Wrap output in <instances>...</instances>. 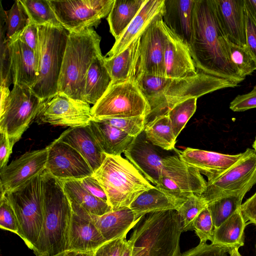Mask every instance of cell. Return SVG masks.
<instances>
[{
  "label": "cell",
  "instance_id": "obj_1",
  "mask_svg": "<svg viewBox=\"0 0 256 256\" xmlns=\"http://www.w3.org/2000/svg\"><path fill=\"white\" fill-rule=\"evenodd\" d=\"M189 48L200 72L238 84L245 79L230 61L228 42L218 22L214 0H195Z\"/></svg>",
  "mask_w": 256,
  "mask_h": 256
},
{
  "label": "cell",
  "instance_id": "obj_2",
  "mask_svg": "<svg viewBox=\"0 0 256 256\" xmlns=\"http://www.w3.org/2000/svg\"><path fill=\"white\" fill-rule=\"evenodd\" d=\"M135 81L150 105L151 112L148 118L166 114L176 104L189 98H198L215 90L239 86L202 72L180 78L138 74Z\"/></svg>",
  "mask_w": 256,
  "mask_h": 256
},
{
  "label": "cell",
  "instance_id": "obj_3",
  "mask_svg": "<svg viewBox=\"0 0 256 256\" xmlns=\"http://www.w3.org/2000/svg\"><path fill=\"white\" fill-rule=\"evenodd\" d=\"M44 219L36 256H54L66 251L72 210L62 182L46 170L41 174Z\"/></svg>",
  "mask_w": 256,
  "mask_h": 256
},
{
  "label": "cell",
  "instance_id": "obj_4",
  "mask_svg": "<svg viewBox=\"0 0 256 256\" xmlns=\"http://www.w3.org/2000/svg\"><path fill=\"white\" fill-rule=\"evenodd\" d=\"M131 256H180V218L176 210L148 214L134 228Z\"/></svg>",
  "mask_w": 256,
  "mask_h": 256
},
{
  "label": "cell",
  "instance_id": "obj_5",
  "mask_svg": "<svg viewBox=\"0 0 256 256\" xmlns=\"http://www.w3.org/2000/svg\"><path fill=\"white\" fill-rule=\"evenodd\" d=\"M100 40L101 37L93 28L70 32L58 80V94L84 101L87 72L94 58L102 54Z\"/></svg>",
  "mask_w": 256,
  "mask_h": 256
},
{
  "label": "cell",
  "instance_id": "obj_6",
  "mask_svg": "<svg viewBox=\"0 0 256 256\" xmlns=\"http://www.w3.org/2000/svg\"><path fill=\"white\" fill-rule=\"evenodd\" d=\"M92 176L104 190L112 211L128 208L141 194L154 186L121 156L106 155Z\"/></svg>",
  "mask_w": 256,
  "mask_h": 256
},
{
  "label": "cell",
  "instance_id": "obj_7",
  "mask_svg": "<svg viewBox=\"0 0 256 256\" xmlns=\"http://www.w3.org/2000/svg\"><path fill=\"white\" fill-rule=\"evenodd\" d=\"M40 47L38 77L30 88L42 100L58 94V83L69 32L62 26H37Z\"/></svg>",
  "mask_w": 256,
  "mask_h": 256
},
{
  "label": "cell",
  "instance_id": "obj_8",
  "mask_svg": "<svg viewBox=\"0 0 256 256\" xmlns=\"http://www.w3.org/2000/svg\"><path fill=\"white\" fill-rule=\"evenodd\" d=\"M6 195L18 218V236L34 252L40 238L44 219L41 174Z\"/></svg>",
  "mask_w": 256,
  "mask_h": 256
},
{
  "label": "cell",
  "instance_id": "obj_9",
  "mask_svg": "<svg viewBox=\"0 0 256 256\" xmlns=\"http://www.w3.org/2000/svg\"><path fill=\"white\" fill-rule=\"evenodd\" d=\"M151 108L135 80L111 83L91 108L93 119L126 118L150 114Z\"/></svg>",
  "mask_w": 256,
  "mask_h": 256
},
{
  "label": "cell",
  "instance_id": "obj_10",
  "mask_svg": "<svg viewBox=\"0 0 256 256\" xmlns=\"http://www.w3.org/2000/svg\"><path fill=\"white\" fill-rule=\"evenodd\" d=\"M44 102L30 88L14 85L7 100L0 105V132L7 133L12 146L35 120Z\"/></svg>",
  "mask_w": 256,
  "mask_h": 256
},
{
  "label": "cell",
  "instance_id": "obj_11",
  "mask_svg": "<svg viewBox=\"0 0 256 256\" xmlns=\"http://www.w3.org/2000/svg\"><path fill=\"white\" fill-rule=\"evenodd\" d=\"M256 184V152L247 148L242 157L219 177L207 182L198 196L207 204L221 198L245 195Z\"/></svg>",
  "mask_w": 256,
  "mask_h": 256
},
{
  "label": "cell",
  "instance_id": "obj_12",
  "mask_svg": "<svg viewBox=\"0 0 256 256\" xmlns=\"http://www.w3.org/2000/svg\"><path fill=\"white\" fill-rule=\"evenodd\" d=\"M114 0H48L61 26L69 32L97 26Z\"/></svg>",
  "mask_w": 256,
  "mask_h": 256
},
{
  "label": "cell",
  "instance_id": "obj_13",
  "mask_svg": "<svg viewBox=\"0 0 256 256\" xmlns=\"http://www.w3.org/2000/svg\"><path fill=\"white\" fill-rule=\"evenodd\" d=\"M207 182L196 168L182 160L178 156L163 158L156 186L178 198L186 200L195 194L200 196Z\"/></svg>",
  "mask_w": 256,
  "mask_h": 256
},
{
  "label": "cell",
  "instance_id": "obj_14",
  "mask_svg": "<svg viewBox=\"0 0 256 256\" xmlns=\"http://www.w3.org/2000/svg\"><path fill=\"white\" fill-rule=\"evenodd\" d=\"M92 119L89 104L57 94L43 102L35 120L38 124L76 128L88 126Z\"/></svg>",
  "mask_w": 256,
  "mask_h": 256
},
{
  "label": "cell",
  "instance_id": "obj_15",
  "mask_svg": "<svg viewBox=\"0 0 256 256\" xmlns=\"http://www.w3.org/2000/svg\"><path fill=\"white\" fill-rule=\"evenodd\" d=\"M48 147L45 170L54 177L60 180H79L93 174L86 160L69 144L56 138Z\"/></svg>",
  "mask_w": 256,
  "mask_h": 256
},
{
  "label": "cell",
  "instance_id": "obj_16",
  "mask_svg": "<svg viewBox=\"0 0 256 256\" xmlns=\"http://www.w3.org/2000/svg\"><path fill=\"white\" fill-rule=\"evenodd\" d=\"M48 147L28 152L0 170V194L24 185L46 169Z\"/></svg>",
  "mask_w": 256,
  "mask_h": 256
},
{
  "label": "cell",
  "instance_id": "obj_17",
  "mask_svg": "<svg viewBox=\"0 0 256 256\" xmlns=\"http://www.w3.org/2000/svg\"><path fill=\"white\" fill-rule=\"evenodd\" d=\"M159 22L165 38V77L180 78L196 75L198 72L188 46L173 32L162 20Z\"/></svg>",
  "mask_w": 256,
  "mask_h": 256
},
{
  "label": "cell",
  "instance_id": "obj_18",
  "mask_svg": "<svg viewBox=\"0 0 256 256\" xmlns=\"http://www.w3.org/2000/svg\"><path fill=\"white\" fill-rule=\"evenodd\" d=\"M160 21L152 24L140 36L136 74L165 77V38Z\"/></svg>",
  "mask_w": 256,
  "mask_h": 256
},
{
  "label": "cell",
  "instance_id": "obj_19",
  "mask_svg": "<svg viewBox=\"0 0 256 256\" xmlns=\"http://www.w3.org/2000/svg\"><path fill=\"white\" fill-rule=\"evenodd\" d=\"M180 158L189 166L205 175L211 182L226 172L242 156L224 154L217 152L187 148L183 150H176Z\"/></svg>",
  "mask_w": 256,
  "mask_h": 256
},
{
  "label": "cell",
  "instance_id": "obj_20",
  "mask_svg": "<svg viewBox=\"0 0 256 256\" xmlns=\"http://www.w3.org/2000/svg\"><path fill=\"white\" fill-rule=\"evenodd\" d=\"M72 215L66 251H95L106 242L90 218V214L71 204Z\"/></svg>",
  "mask_w": 256,
  "mask_h": 256
},
{
  "label": "cell",
  "instance_id": "obj_21",
  "mask_svg": "<svg viewBox=\"0 0 256 256\" xmlns=\"http://www.w3.org/2000/svg\"><path fill=\"white\" fill-rule=\"evenodd\" d=\"M164 11V0H146L138 14L105 56H114L126 49L134 40L140 37L152 24L162 20Z\"/></svg>",
  "mask_w": 256,
  "mask_h": 256
},
{
  "label": "cell",
  "instance_id": "obj_22",
  "mask_svg": "<svg viewBox=\"0 0 256 256\" xmlns=\"http://www.w3.org/2000/svg\"><path fill=\"white\" fill-rule=\"evenodd\" d=\"M217 17L227 40L246 46L244 0H214Z\"/></svg>",
  "mask_w": 256,
  "mask_h": 256
},
{
  "label": "cell",
  "instance_id": "obj_23",
  "mask_svg": "<svg viewBox=\"0 0 256 256\" xmlns=\"http://www.w3.org/2000/svg\"><path fill=\"white\" fill-rule=\"evenodd\" d=\"M141 133L124 152L125 156L150 182L157 186L163 158Z\"/></svg>",
  "mask_w": 256,
  "mask_h": 256
},
{
  "label": "cell",
  "instance_id": "obj_24",
  "mask_svg": "<svg viewBox=\"0 0 256 256\" xmlns=\"http://www.w3.org/2000/svg\"><path fill=\"white\" fill-rule=\"evenodd\" d=\"M58 138L76 150L94 172L100 166L106 158V154L98 144L89 126L69 128Z\"/></svg>",
  "mask_w": 256,
  "mask_h": 256
},
{
  "label": "cell",
  "instance_id": "obj_25",
  "mask_svg": "<svg viewBox=\"0 0 256 256\" xmlns=\"http://www.w3.org/2000/svg\"><path fill=\"white\" fill-rule=\"evenodd\" d=\"M13 84L32 88L38 77V62L34 51L17 39L9 42Z\"/></svg>",
  "mask_w": 256,
  "mask_h": 256
},
{
  "label": "cell",
  "instance_id": "obj_26",
  "mask_svg": "<svg viewBox=\"0 0 256 256\" xmlns=\"http://www.w3.org/2000/svg\"><path fill=\"white\" fill-rule=\"evenodd\" d=\"M195 0H164L162 20L166 26L189 46Z\"/></svg>",
  "mask_w": 256,
  "mask_h": 256
},
{
  "label": "cell",
  "instance_id": "obj_27",
  "mask_svg": "<svg viewBox=\"0 0 256 256\" xmlns=\"http://www.w3.org/2000/svg\"><path fill=\"white\" fill-rule=\"evenodd\" d=\"M90 218L106 242L126 236L128 232L142 218H137L129 208L100 216L90 214Z\"/></svg>",
  "mask_w": 256,
  "mask_h": 256
},
{
  "label": "cell",
  "instance_id": "obj_28",
  "mask_svg": "<svg viewBox=\"0 0 256 256\" xmlns=\"http://www.w3.org/2000/svg\"><path fill=\"white\" fill-rule=\"evenodd\" d=\"M186 200L154 186L138 196L129 208L137 218H141L146 214L152 212L176 210Z\"/></svg>",
  "mask_w": 256,
  "mask_h": 256
},
{
  "label": "cell",
  "instance_id": "obj_29",
  "mask_svg": "<svg viewBox=\"0 0 256 256\" xmlns=\"http://www.w3.org/2000/svg\"><path fill=\"white\" fill-rule=\"evenodd\" d=\"M140 37L134 40L118 54L104 56L105 66L110 76L112 83L134 80L137 72Z\"/></svg>",
  "mask_w": 256,
  "mask_h": 256
},
{
  "label": "cell",
  "instance_id": "obj_30",
  "mask_svg": "<svg viewBox=\"0 0 256 256\" xmlns=\"http://www.w3.org/2000/svg\"><path fill=\"white\" fill-rule=\"evenodd\" d=\"M88 126L106 155L120 156L134 139L124 132L102 120L92 118Z\"/></svg>",
  "mask_w": 256,
  "mask_h": 256
},
{
  "label": "cell",
  "instance_id": "obj_31",
  "mask_svg": "<svg viewBox=\"0 0 256 256\" xmlns=\"http://www.w3.org/2000/svg\"><path fill=\"white\" fill-rule=\"evenodd\" d=\"M248 223L245 221L240 208L214 228L212 244L225 248L228 252L239 249L244 244V230Z\"/></svg>",
  "mask_w": 256,
  "mask_h": 256
},
{
  "label": "cell",
  "instance_id": "obj_32",
  "mask_svg": "<svg viewBox=\"0 0 256 256\" xmlns=\"http://www.w3.org/2000/svg\"><path fill=\"white\" fill-rule=\"evenodd\" d=\"M110 76L105 66L102 54L96 57L86 76L84 101L95 104L112 83Z\"/></svg>",
  "mask_w": 256,
  "mask_h": 256
},
{
  "label": "cell",
  "instance_id": "obj_33",
  "mask_svg": "<svg viewBox=\"0 0 256 256\" xmlns=\"http://www.w3.org/2000/svg\"><path fill=\"white\" fill-rule=\"evenodd\" d=\"M64 191L72 204L78 206L88 213L100 216L112 211V207L92 194L83 187L78 180H60Z\"/></svg>",
  "mask_w": 256,
  "mask_h": 256
},
{
  "label": "cell",
  "instance_id": "obj_34",
  "mask_svg": "<svg viewBox=\"0 0 256 256\" xmlns=\"http://www.w3.org/2000/svg\"><path fill=\"white\" fill-rule=\"evenodd\" d=\"M146 0H114L107 20L116 40L124 32Z\"/></svg>",
  "mask_w": 256,
  "mask_h": 256
},
{
  "label": "cell",
  "instance_id": "obj_35",
  "mask_svg": "<svg viewBox=\"0 0 256 256\" xmlns=\"http://www.w3.org/2000/svg\"><path fill=\"white\" fill-rule=\"evenodd\" d=\"M144 132L146 138L154 146L166 150L175 149L176 138L167 114L156 116L147 122Z\"/></svg>",
  "mask_w": 256,
  "mask_h": 256
},
{
  "label": "cell",
  "instance_id": "obj_36",
  "mask_svg": "<svg viewBox=\"0 0 256 256\" xmlns=\"http://www.w3.org/2000/svg\"><path fill=\"white\" fill-rule=\"evenodd\" d=\"M0 3V24L4 26L6 40L11 42L18 39L30 20L20 0H15L8 10H4L1 2Z\"/></svg>",
  "mask_w": 256,
  "mask_h": 256
},
{
  "label": "cell",
  "instance_id": "obj_37",
  "mask_svg": "<svg viewBox=\"0 0 256 256\" xmlns=\"http://www.w3.org/2000/svg\"><path fill=\"white\" fill-rule=\"evenodd\" d=\"M30 22L36 26H60L48 0H20Z\"/></svg>",
  "mask_w": 256,
  "mask_h": 256
},
{
  "label": "cell",
  "instance_id": "obj_38",
  "mask_svg": "<svg viewBox=\"0 0 256 256\" xmlns=\"http://www.w3.org/2000/svg\"><path fill=\"white\" fill-rule=\"evenodd\" d=\"M244 196L240 194L223 197L208 204L214 228L240 208Z\"/></svg>",
  "mask_w": 256,
  "mask_h": 256
},
{
  "label": "cell",
  "instance_id": "obj_39",
  "mask_svg": "<svg viewBox=\"0 0 256 256\" xmlns=\"http://www.w3.org/2000/svg\"><path fill=\"white\" fill-rule=\"evenodd\" d=\"M197 99L196 98H190L184 100L167 112L176 138L194 114L196 109Z\"/></svg>",
  "mask_w": 256,
  "mask_h": 256
},
{
  "label": "cell",
  "instance_id": "obj_40",
  "mask_svg": "<svg viewBox=\"0 0 256 256\" xmlns=\"http://www.w3.org/2000/svg\"><path fill=\"white\" fill-rule=\"evenodd\" d=\"M228 42L230 61L238 74L245 78L256 70V62L246 46Z\"/></svg>",
  "mask_w": 256,
  "mask_h": 256
},
{
  "label": "cell",
  "instance_id": "obj_41",
  "mask_svg": "<svg viewBox=\"0 0 256 256\" xmlns=\"http://www.w3.org/2000/svg\"><path fill=\"white\" fill-rule=\"evenodd\" d=\"M208 204L198 196L192 194L176 210L180 216L182 232L193 230V223L198 214Z\"/></svg>",
  "mask_w": 256,
  "mask_h": 256
},
{
  "label": "cell",
  "instance_id": "obj_42",
  "mask_svg": "<svg viewBox=\"0 0 256 256\" xmlns=\"http://www.w3.org/2000/svg\"><path fill=\"white\" fill-rule=\"evenodd\" d=\"M96 120L104 121L121 130L130 136L134 138L144 132L146 124L147 116H139L126 118H112Z\"/></svg>",
  "mask_w": 256,
  "mask_h": 256
},
{
  "label": "cell",
  "instance_id": "obj_43",
  "mask_svg": "<svg viewBox=\"0 0 256 256\" xmlns=\"http://www.w3.org/2000/svg\"><path fill=\"white\" fill-rule=\"evenodd\" d=\"M0 28V84H4L8 87L13 83L11 68L10 54L9 42L6 40V34L2 24Z\"/></svg>",
  "mask_w": 256,
  "mask_h": 256
},
{
  "label": "cell",
  "instance_id": "obj_44",
  "mask_svg": "<svg viewBox=\"0 0 256 256\" xmlns=\"http://www.w3.org/2000/svg\"><path fill=\"white\" fill-rule=\"evenodd\" d=\"M193 230L201 243L208 240L212 242L214 227L210 213L208 207L204 208L196 217L193 223Z\"/></svg>",
  "mask_w": 256,
  "mask_h": 256
},
{
  "label": "cell",
  "instance_id": "obj_45",
  "mask_svg": "<svg viewBox=\"0 0 256 256\" xmlns=\"http://www.w3.org/2000/svg\"><path fill=\"white\" fill-rule=\"evenodd\" d=\"M0 228L19 234V225L15 212L6 194H0Z\"/></svg>",
  "mask_w": 256,
  "mask_h": 256
},
{
  "label": "cell",
  "instance_id": "obj_46",
  "mask_svg": "<svg viewBox=\"0 0 256 256\" xmlns=\"http://www.w3.org/2000/svg\"><path fill=\"white\" fill-rule=\"evenodd\" d=\"M228 250L224 248L212 244H200L190 249L180 256H228Z\"/></svg>",
  "mask_w": 256,
  "mask_h": 256
},
{
  "label": "cell",
  "instance_id": "obj_47",
  "mask_svg": "<svg viewBox=\"0 0 256 256\" xmlns=\"http://www.w3.org/2000/svg\"><path fill=\"white\" fill-rule=\"evenodd\" d=\"M18 39L34 51L38 62L40 47L38 26L30 21L20 34Z\"/></svg>",
  "mask_w": 256,
  "mask_h": 256
},
{
  "label": "cell",
  "instance_id": "obj_48",
  "mask_svg": "<svg viewBox=\"0 0 256 256\" xmlns=\"http://www.w3.org/2000/svg\"><path fill=\"white\" fill-rule=\"evenodd\" d=\"M245 17L246 41L245 46L256 62V20L246 6Z\"/></svg>",
  "mask_w": 256,
  "mask_h": 256
},
{
  "label": "cell",
  "instance_id": "obj_49",
  "mask_svg": "<svg viewBox=\"0 0 256 256\" xmlns=\"http://www.w3.org/2000/svg\"><path fill=\"white\" fill-rule=\"evenodd\" d=\"M256 108V86L249 92L237 96L230 103L233 112H244Z\"/></svg>",
  "mask_w": 256,
  "mask_h": 256
},
{
  "label": "cell",
  "instance_id": "obj_50",
  "mask_svg": "<svg viewBox=\"0 0 256 256\" xmlns=\"http://www.w3.org/2000/svg\"><path fill=\"white\" fill-rule=\"evenodd\" d=\"M126 238L124 236L106 242L94 252L93 256H120Z\"/></svg>",
  "mask_w": 256,
  "mask_h": 256
},
{
  "label": "cell",
  "instance_id": "obj_51",
  "mask_svg": "<svg viewBox=\"0 0 256 256\" xmlns=\"http://www.w3.org/2000/svg\"><path fill=\"white\" fill-rule=\"evenodd\" d=\"M82 185L95 197L108 203L106 194L103 188L92 176L78 180Z\"/></svg>",
  "mask_w": 256,
  "mask_h": 256
},
{
  "label": "cell",
  "instance_id": "obj_52",
  "mask_svg": "<svg viewBox=\"0 0 256 256\" xmlns=\"http://www.w3.org/2000/svg\"><path fill=\"white\" fill-rule=\"evenodd\" d=\"M240 210L248 224H252L256 226V192L242 204Z\"/></svg>",
  "mask_w": 256,
  "mask_h": 256
},
{
  "label": "cell",
  "instance_id": "obj_53",
  "mask_svg": "<svg viewBox=\"0 0 256 256\" xmlns=\"http://www.w3.org/2000/svg\"><path fill=\"white\" fill-rule=\"evenodd\" d=\"M0 170L7 166L12 152L13 146L10 144L6 132H0Z\"/></svg>",
  "mask_w": 256,
  "mask_h": 256
},
{
  "label": "cell",
  "instance_id": "obj_54",
  "mask_svg": "<svg viewBox=\"0 0 256 256\" xmlns=\"http://www.w3.org/2000/svg\"><path fill=\"white\" fill-rule=\"evenodd\" d=\"M246 8L256 20V0H244Z\"/></svg>",
  "mask_w": 256,
  "mask_h": 256
},
{
  "label": "cell",
  "instance_id": "obj_55",
  "mask_svg": "<svg viewBox=\"0 0 256 256\" xmlns=\"http://www.w3.org/2000/svg\"><path fill=\"white\" fill-rule=\"evenodd\" d=\"M94 251H75L67 250L64 256H93Z\"/></svg>",
  "mask_w": 256,
  "mask_h": 256
},
{
  "label": "cell",
  "instance_id": "obj_56",
  "mask_svg": "<svg viewBox=\"0 0 256 256\" xmlns=\"http://www.w3.org/2000/svg\"><path fill=\"white\" fill-rule=\"evenodd\" d=\"M132 249V242L130 240H126L120 256H131Z\"/></svg>",
  "mask_w": 256,
  "mask_h": 256
},
{
  "label": "cell",
  "instance_id": "obj_57",
  "mask_svg": "<svg viewBox=\"0 0 256 256\" xmlns=\"http://www.w3.org/2000/svg\"><path fill=\"white\" fill-rule=\"evenodd\" d=\"M230 256H242L238 249H233L228 252Z\"/></svg>",
  "mask_w": 256,
  "mask_h": 256
},
{
  "label": "cell",
  "instance_id": "obj_58",
  "mask_svg": "<svg viewBox=\"0 0 256 256\" xmlns=\"http://www.w3.org/2000/svg\"><path fill=\"white\" fill-rule=\"evenodd\" d=\"M253 146V148H254V151H255V152H256V138H255V140H254V144H253V146Z\"/></svg>",
  "mask_w": 256,
  "mask_h": 256
},
{
  "label": "cell",
  "instance_id": "obj_59",
  "mask_svg": "<svg viewBox=\"0 0 256 256\" xmlns=\"http://www.w3.org/2000/svg\"><path fill=\"white\" fill-rule=\"evenodd\" d=\"M64 252H62V253H60V254H56V255L54 256H64Z\"/></svg>",
  "mask_w": 256,
  "mask_h": 256
},
{
  "label": "cell",
  "instance_id": "obj_60",
  "mask_svg": "<svg viewBox=\"0 0 256 256\" xmlns=\"http://www.w3.org/2000/svg\"></svg>",
  "mask_w": 256,
  "mask_h": 256
}]
</instances>
